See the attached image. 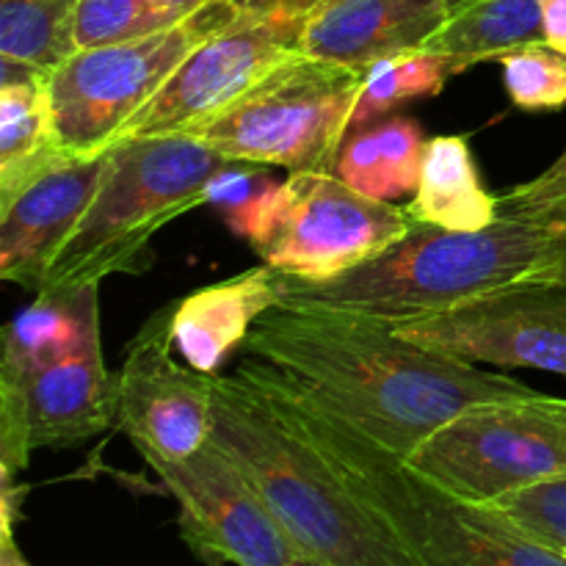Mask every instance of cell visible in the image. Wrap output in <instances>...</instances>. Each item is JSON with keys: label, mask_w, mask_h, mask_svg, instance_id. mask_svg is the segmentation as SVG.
<instances>
[{"label": "cell", "mask_w": 566, "mask_h": 566, "mask_svg": "<svg viewBox=\"0 0 566 566\" xmlns=\"http://www.w3.org/2000/svg\"><path fill=\"white\" fill-rule=\"evenodd\" d=\"M241 348L403 459L468 409L536 396L509 374L479 370L343 310L276 304Z\"/></svg>", "instance_id": "obj_1"}, {"label": "cell", "mask_w": 566, "mask_h": 566, "mask_svg": "<svg viewBox=\"0 0 566 566\" xmlns=\"http://www.w3.org/2000/svg\"><path fill=\"white\" fill-rule=\"evenodd\" d=\"M426 144L423 127L409 116L370 122L340 147L335 175L374 199L412 197L420 182Z\"/></svg>", "instance_id": "obj_22"}, {"label": "cell", "mask_w": 566, "mask_h": 566, "mask_svg": "<svg viewBox=\"0 0 566 566\" xmlns=\"http://www.w3.org/2000/svg\"><path fill=\"white\" fill-rule=\"evenodd\" d=\"M238 20L230 0H210L175 25L130 42L77 50L48 77L55 133L75 160L97 158L166 86L193 48Z\"/></svg>", "instance_id": "obj_7"}, {"label": "cell", "mask_w": 566, "mask_h": 566, "mask_svg": "<svg viewBox=\"0 0 566 566\" xmlns=\"http://www.w3.org/2000/svg\"><path fill=\"white\" fill-rule=\"evenodd\" d=\"M302 20L238 17L191 50L166 86L127 122L119 142L133 136H191L202 130L276 66L302 55Z\"/></svg>", "instance_id": "obj_11"}, {"label": "cell", "mask_w": 566, "mask_h": 566, "mask_svg": "<svg viewBox=\"0 0 566 566\" xmlns=\"http://www.w3.org/2000/svg\"><path fill=\"white\" fill-rule=\"evenodd\" d=\"M252 365L387 539L415 566H566L564 553L531 539L506 514L442 490L269 365L258 359Z\"/></svg>", "instance_id": "obj_3"}, {"label": "cell", "mask_w": 566, "mask_h": 566, "mask_svg": "<svg viewBox=\"0 0 566 566\" xmlns=\"http://www.w3.org/2000/svg\"><path fill=\"white\" fill-rule=\"evenodd\" d=\"M562 202H566V149L562 158L547 166L539 177L497 197V216L545 224L547 216Z\"/></svg>", "instance_id": "obj_29"}, {"label": "cell", "mask_w": 566, "mask_h": 566, "mask_svg": "<svg viewBox=\"0 0 566 566\" xmlns=\"http://www.w3.org/2000/svg\"><path fill=\"white\" fill-rule=\"evenodd\" d=\"M545 42L566 55V0H542Z\"/></svg>", "instance_id": "obj_31"}, {"label": "cell", "mask_w": 566, "mask_h": 566, "mask_svg": "<svg viewBox=\"0 0 566 566\" xmlns=\"http://www.w3.org/2000/svg\"><path fill=\"white\" fill-rule=\"evenodd\" d=\"M564 556H566V551H564Z\"/></svg>", "instance_id": "obj_36"}, {"label": "cell", "mask_w": 566, "mask_h": 566, "mask_svg": "<svg viewBox=\"0 0 566 566\" xmlns=\"http://www.w3.org/2000/svg\"><path fill=\"white\" fill-rule=\"evenodd\" d=\"M396 332L418 346L475 365L566 376V285L503 291Z\"/></svg>", "instance_id": "obj_14"}, {"label": "cell", "mask_w": 566, "mask_h": 566, "mask_svg": "<svg viewBox=\"0 0 566 566\" xmlns=\"http://www.w3.org/2000/svg\"><path fill=\"white\" fill-rule=\"evenodd\" d=\"M227 164L193 136L116 142L105 153L92 205L50 263L42 291L99 285L111 274L147 269L153 238L182 213L208 205L210 182Z\"/></svg>", "instance_id": "obj_5"}, {"label": "cell", "mask_w": 566, "mask_h": 566, "mask_svg": "<svg viewBox=\"0 0 566 566\" xmlns=\"http://www.w3.org/2000/svg\"><path fill=\"white\" fill-rule=\"evenodd\" d=\"M490 506L506 514L531 539L558 553L566 551V475L525 486Z\"/></svg>", "instance_id": "obj_27"}, {"label": "cell", "mask_w": 566, "mask_h": 566, "mask_svg": "<svg viewBox=\"0 0 566 566\" xmlns=\"http://www.w3.org/2000/svg\"><path fill=\"white\" fill-rule=\"evenodd\" d=\"M147 3L153 6L155 11H160L164 17H169V20L180 22L182 17L193 14V11H199L205 3H210V0H147Z\"/></svg>", "instance_id": "obj_32"}, {"label": "cell", "mask_w": 566, "mask_h": 566, "mask_svg": "<svg viewBox=\"0 0 566 566\" xmlns=\"http://www.w3.org/2000/svg\"><path fill=\"white\" fill-rule=\"evenodd\" d=\"M448 20V0H324L307 14L304 55L365 72L381 59L423 50Z\"/></svg>", "instance_id": "obj_16"}, {"label": "cell", "mask_w": 566, "mask_h": 566, "mask_svg": "<svg viewBox=\"0 0 566 566\" xmlns=\"http://www.w3.org/2000/svg\"><path fill=\"white\" fill-rule=\"evenodd\" d=\"M0 566H31L14 542V531H0Z\"/></svg>", "instance_id": "obj_33"}, {"label": "cell", "mask_w": 566, "mask_h": 566, "mask_svg": "<svg viewBox=\"0 0 566 566\" xmlns=\"http://www.w3.org/2000/svg\"><path fill=\"white\" fill-rule=\"evenodd\" d=\"M265 169L269 166L230 160L210 182L208 205H216L221 210V216H224L235 235L247 238L260 208H263L265 197L274 191L276 182L265 177Z\"/></svg>", "instance_id": "obj_28"}, {"label": "cell", "mask_w": 566, "mask_h": 566, "mask_svg": "<svg viewBox=\"0 0 566 566\" xmlns=\"http://www.w3.org/2000/svg\"><path fill=\"white\" fill-rule=\"evenodd\" d=\"M175 304L138 329L116 374V426L142 457L186 459L213 437L216 376L175 359Z\"/></svg>", "instance_id": "obj_12"}, {"label": "cell", "mask_w": 566, "mask_h": 566, "mask_svg": "<svg viewBox=\"0 0 566 566\" xmlns=\"http://www.w3.org/2000/svg\"><path fill=\"white\" fill-rule=\"evenodd\" d=\"M116 426V374L92 335L77 352L20 381H0V473L17 475L36 448L81 446Z\"/></svg>", "instance_id": "obj_13"}, {"label": "cell", "mask_w": 566, "mask_h": 566, "mask_svg": "<svg viewBox=\"0 0 566 566\" xmlns=\"http://www.w3.org/2000/svg\"><path fill=\"white\" fill-rule=\"evenodd\" d=\"M50 72L0 59V205L31 182L75 164L55 133Z\"/></svg>", "instance_id": "obj_18"}, {"label": "cell", "mask_w": 566, "mask_h": 566, "mask_svg": "<svg viewBox=\"0 0 566 566\" xmlns=\"http://www.w3.org/2000/svg\"><path fill=\"white\" fill-rule=\"evenodd\" d=\"M545 224H551L553 230L558 232V238H562V243H564V285H566V202L558 205V208L553 210L551 216H547Z\"/></svg>", "instance_id": "obj_34"}, {"label": "cell", "mask_w": 566, "mask_h": 566, "mask_svg": "<svg viewBox=\"0 0 566 566\" xmlns=\"http://www.w3.org/2000/svg\"><path fill=\"white\" fill-rule=\"evenodd\" d=\"M81 0H0V59L53 72L75 55Z\"/></svg>", "instance_id": "obj_23"}, {"label": "cell", "mask_w": 566, "mask_h": 566, "mask_svg": "<svg viewBox=\"0 0 566 566\" xmlns=\"http://www.w3.org/2000/svg\"><path fill=\"white\" fill-rule=\"evenodd\" d=\"M412 221L407 208L359 193L335 171H291L243 241L291 280L326 282L385 252Z\"/></svg>", "instance_id": "obj_8"}, {"label": "cell", "mask_w": 566, "mask_h": 566, "mask_svg": "<svg viewBox=\"0 0 566 566\" xmlns=\"http://www.w3.org/2000/svg\"><path fill=\"white\" fill-rule=\"evenodd\" d=\"M503 81L512 103L523 111L566 108V55L551 44H531L506 55Z\"/></svg>", "instance_id": "obj_25"}, {"label": "cell", "mask_w": 566, "mask_h": 566, "mask_svg": "<svg viewBox=\"0 0 566 566\" xmlns=\"http://www.w3.org/2000/svg\"><path fill=\"white\" fill-rule=\"evenodd\" d=\"M451 75H457L451 61L429 53V50H407V53L376 61L370 70H365L352 127H368L370 122H379L381 116L409 99L434 97L446 88Z\"/></svg>", "instance_id": "obj_24"}, {"label": "cell", "mask_w": 566, "mask_h": 566, "mask_svg": "<svg viewBox=\"0 0 566 566\" xmlns=\"http://www.w3.org/2000/svg\"><path fill=\"white\" fill-rule=\"evenodd\" d=\"M407 210L412 219L457 232H479L495 224L497 197H492L481 182L468 138H429L420 182Z\"/></svg>", "instance_id": "obj_21"}, {"label": "cell", "mask_w": 566, "mask_h": 566, "mask_svg": "<svg viewBox=\"0 0 566 566\" xmlns=\"http://www.w3.org/2000/svg\"><path fill=\"white\" fill-rule=\"evenodd\" d=\"M291 566H329V564L315 562V558H310V556H296V562H293Z\"/></svg>", "instance_id": "obj_35"}, {"label": "cell", "mask_w": 566, "mask_h": 566, "mask_svg": "<svg viewBox=\"0 0 566 566\" xmlns=\"http://www.w3.org/2000/svg\"><path fill=\"white\" fill-rule=\"evenodd\" d=\"M528 285H564V243L551 224L497 216L479 232L412 221L392 247L326 282L282 280V302L398 326Z\"/></svg>", "instance_id": "obj_2"}, {"label": "cell", "mask_w": 566, "mask_h": 566, "mask_svg": "<svg viewBox=\"0 0 566 566\" xmlns=\"http://www.w3.org/2000/svg\"><path fill=\"white\" fill-rule=\"evenodd\" d=\"M210 440L252 481L302 556L329 566H415L285 412L252 359L216 376Z\"/></svg>", "instance_id": "obj_4"}, {"label": "cell", "mask_w": 566, "mask_h": 566, "mask_svg": "<svg viewBox=\"0 0 566 566\" xmlns=\"http://www.w3.org/2000/svg\"><path fill=\"white\" fill-rule=\"evenodd\" d=\"M412 470L473 503H495L566 475V398L536 392L481 403L448 420L412 457Z\"/></svg>", "instance_id": "obj_9"}, {"label": "cell", "mask_w": 566, "mask_h": 566, "mask_svg": "<svg viewBox=\"0 0 566 566\" xmlns=\"http://www.w3.org/2000/svg\"><path fill=\"white\" fill-rule=\"evenodd\" d=\"M531 44H547L542 0H448V20L423 50L462 72Z\"/></svg>", "instance_id": "obj_20"}, {"label": "cell", "mask_w": 566, "mask_h": 566, "mask_svg": "<svg viewBox=\"0 0 566 566\" xmlns=\"http://www.w3.org/2000/svg\"><path fill=\"white\" fill-rule=\"evenodd\" d=\"M169 25H175V20L155 11L147 0H81L75 17V53L130 42Z\"/></svg>", "instance_id": "obj_26"}, {"label": "cell", "mask_w": 566, "mask_h": 566, "mask_svg": "<svg viewBox=\"0 0 566 566\" xmlns=\"http://www.w3.org/2000/svg\"><path fill=\"white\" fill-rule=\"evenodd\" d=\"M324 0H230L238 17H258V20H307V14Z\"/></svg>", "instance_id": "obj_30"}, {"label": "cell", "mask_w": 566, "mask_h": 566, "mask_svg": "<svg viewBox=\"0 0 566 566\" xmlns=\"http://www.w3.org/2000/svg\"><path fill=\"white\" fill-rule=\"evenodd\" d=\"M144 459L177 501L182 542L205 566H291L302 556L219 442L186 459Z\"/></svg>", "instance_id": "obj_10"}, {"label": "cell", "mask_w": 566, "mask_h": 566, "mask_svg": "<svg viewBox=\"0 0 566 566\" xmlns=\"http://www.w3.org/2000/svg\"><path fill=\"white\" fill-rule=\"evenodd\" d=\"M282 280L285 274L263 263L180 298L171 335L182 359L193 370L219 376L227 354L241 348L254 324L282 302Z\"/></svg>", "instance_id": "obj_17"}, {"label": "cell", "mask_w": 566, "mask_h": 566, "mask_svg": "<svg viewBox=\"0 0 566 566\" xmlns=\"http://www.w3.org/2000/svg\"><path fill=\"white\" fill-rule=\"evenodd\" d=\"M99 335V285L36 293L3 332L0 381H20L70 357Z\"/></svg>", "instance_id": "obj_19"}, {"label": "cell", "mask_w": 566, "mask_h": 566, "mask_svg": "<svg viewBox=\"0 0 566 566\" xmlns=\"http://www.w3.org/2000/svg\"><path fill=\"white\" fill-rule=\"evenodd\" d=\"M105 153L75 160L0 205V280L39 293L50 263L92 205Z\"/></svg>", "instance_id": "obj_15"}, {"label": "cell", "mask_w": 566, "mask_h": 566, "mask_svg": "<svg viewBox=\"0 0 566 566\" xmlns=\"http://www.w3.org/2000/svg\"><path fill=\"white\" fill-rule=\"evenodd\" d=\"M363 81L365 72L302 53L191 136L238 164L335 171Z\"/></svg>", "instance_id": "obj_6"}]
</instances>
